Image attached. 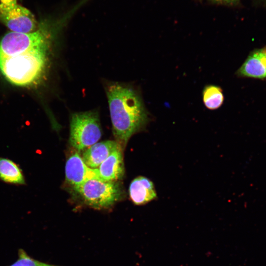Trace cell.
I'll list each match as a JSON object with an SVG mask.
<instances>
[{"mask_svg": "<svg viewBox=\"0 0 266 266\" xmlns=\"http://www.w3.org/2000/svg\"><path fill=\"white\" fill-rule=\"evenodd\" d=\"M104 88L115 141L123 149L132 136L145 129L150 121L141 94L125 83L108 81Z\"/></svg>", "mask_w": 266, "mask_h": 266, "instance_id": "6da1fadb", "label": "cell"}, {"mask_svg": "<svg viewBox=\"0 0 266 266\" xmlns=\"http://www.w3.org/2000/svg\"><path fill=\"white\" fill-rule=\"evenodd\" d=\"M51 42L26 52L0 57V71L11 83L28 87L38 84L46 71Z\"/></svg>", "mask_w": 266, "mask_h": 266, "instance_id": "7a4b0ae2", "label": "cell"}, {"mask_svg": "<svg viewBox=\"0 0 266 266\" xmlns=\"http://www.w3.org/2000/svg\"><path fill=\"white\" fill-rule=\"evenodd\" d=\"M102 130L99 112L96 110L74 112L70 119L69 142L78 151L98 142Z\"/></svg>", "mask_w": 266, "mask_h": 266, "instance_id": "3957f363", "label": "cell"}, {"mask_svg": "<svg viewBox=\"0 0 266 266\" xmlns=\"http://www.w3.org/2000/svg\"><path fill=\"white\" fill-rule=\"evenodd\" d=\"M84 202L96 209L109 208L121 200L123 191L116 181L92 179L74 187Z\"/></svg>", "mask_w": 266, "mask_h": 266, "instance_id": "277c9868", "label": "cell"}, {"mask_svg": "<svg viewBox=\"0 0 266 266\" xmlns=\"http://www.w3.org/2000/svg\"><path fill=\"white\" fill-rule=\"evenodd\" d=\"M50 30L43 25L32 33L8 32L0 40V57L15 56L52 42Z\"/></svg>", "mask_w": 266, "mask_h": 266, "instance_id": "5b68a950", "label": "cell"}, {"mask_svg": "<svg viewBox=\"0 0 266 266\" xmlns=\"http://www.w3.org/2000/svg\"><path fill=\"white\" fill-rule=\"evenodd\" d=\"M0 20L13 32L30 33L39 27L33 14L28 9L18 4L0 9Z\"/></svg>", "mask_w": 266, "mask_h": 266, "instance_id": "8992f818", "label": "cell"}, {"mask_svg": "<svg viewBox=\"0 0 266 266\" xmlns=\"http://www.w3.org/2000/svg\"><path fill=\"white\" fill-rule=\"evenodd\" d=\"M65 175L66 181L73 188L90 179H101L98 169L87 166L77 152H74L67 159Z\"/></svg>", "mask_w": 266, "mask_h": 266, "instance_id": "52a82bcc", "label": "cell"}, {"mask_svg": "<svg viewBox=\"0 0 266 266\" xmlns=\"http://www.w3.org/2000/svg\"><path fill=\"white\" fill-rule=\"evenodd\" d=\"M236 74L240 77L266 78V47L252 51Z\"/></svg>", "mask_w": 266, "mask_h": 266, "instance_id": "ba28073f", "label": "cell"}, {"mask_svg": "<svg viewBox=\"0 0 266 266\" xmlns=\"http://www.w3.org/2000/svg\"><path fill=\"white\" fill-rule=\"evenodd\" d=\"M129 192L131 200L137 205L145 204L157 198L154 183L142 176L136 177L131 182Z\"/></svg>", "mask_w": 266, "mask_h": 266, "instance_id": "9c48e42d", "label": "cell"}, {"mask_svg": "<svg viewBox=\"0 0 266 266\" xmlns=\"http://www.w3.org/2000/svg\"><path fill=\"white\" fill-rule=\"evenodd\" d=\"M119 147L121 146L114 140H105L97 142L87 148L83 153L82 158L84 163L89 167L97 168Z\"/></svg>", "mask_w": 266, "mask_h": 266, "instance_id": "30bf717a", "label": "cell"}, {"mask_svg": "<svg viewBox=\"0 0 266 266\" xmlns=\"http://www.w3.org/2000/svg\"><path fill=\"white\" fill-rule=\"evenodd\" d=\"M122 149L119 147L112 152L99 166L100 179L104 181H117L125 173Z\"/></svg>", "mask_w": 266, "mask_h": 266, "instance_id": "8fae6325", "label": "cell"}, {"mask_svg": "<svg viewBox=\"0 0 266 266\" xmlns=\"http://www.w3.org/2000/svg\"><path fill=\"white\" fill-rule=\"evenodd\" d=\"M0 179L4 182L24 185L25 179L21 169L13 161L0 157Z\"/></svg>", "mask_w": 266, "mask_h": 266, "instance_id": "7c38bea8", "label": "cell"}, {"mask_svg": "<svg viewBox=\"0 0 266 266\" xmlns=\"http://www.w3.org/2000/svg\"><path fill=\"white\" fill-rule=\"evenodd\" d=\"M202 100L205 106L210 110L220 108L224 101V96L222 88L215 85L204 86L202 92Z\"/></svg>", "mask_w": 266, "mask_h": 266, "instance_id": "4fadbf2b", "label": "cell"}, {"mask_svg": "<svg viewBox=\"0 0 266 266\" xmlns=\"http://www.w3.org/2000/svg\"><path fill=\"white\" fill-rule=\"evenodd\" d=\"M8 266H56L38 261L31 257L25 251L20 249L18 259Z\"/></svg>", "mask_w": 266, "mask_h": 266, "instance_id": "5bb4252c", "label": "cell"}, {"mask_svg": "<svg viewBox=\"0 0 266 266\" xmlns=\"http://www.w3.org/2000/svg\"><path fill=\"white\" fill-rule=\"evenodd\" d=\"M213 3L237 7L240 5V0H208Z\"/></svg>", "mask_w": 266, "mask_h": 266, "instance_id": "9a60e30c", "label": "cell"}, {"mask_svg": "<svg viewBox=\"0 0 266 266\" xmlns=\"http://www.w3.org/2000/svg\"><path fill=\"white\" fill-rule=\"evenodd\" d=\"M17 3V0H0V9L6 8Z\"/></svg>", "mask_w": 266, "mask_h": 266, "instance_id": "2e32d148", "label": "cell"}, {"mask_svg": "<svg viewBox=\"0 0 266 266\" xmlns=\"http://www.w3.org/2000/svg\"><path fill=\"white\" fill-rule=\"evenodd\" d=\"M264 0V1L266 2V0Z\"/></svg>", "mask_w": 266, "mask_h": 266, "instance_id": "e0dca14e", "label": "cell"}, {"mask_svg": "<svg viewBox=\"0 0 266 266\" xmlns=\"http://www.w3.org/2000/svg\"></svg>", "mask_w": 266, "mask_h": 266, "instance_id": "ac0fdd59", "label": "cell"}]
</instances>
